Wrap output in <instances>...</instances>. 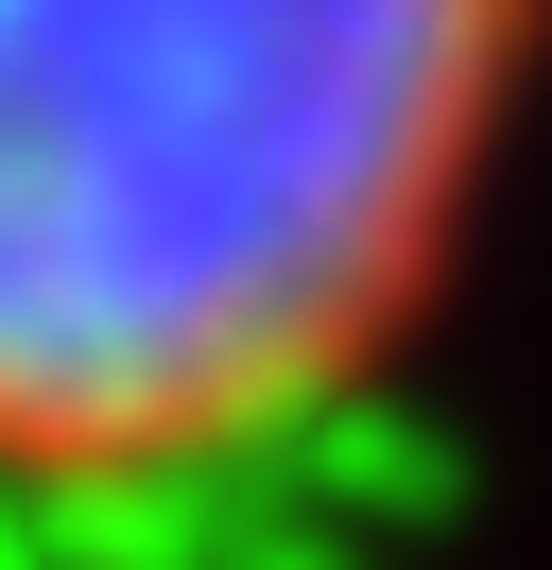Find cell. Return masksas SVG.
I'll use <instances>...</instances> for the list:
<instances>
[{"mask_svg": "<svg viewBox=\"0 0 552 570\" xmlns=\"http://www.w3.org/2000/svg\"><path fill=\"white\" fill-rule=\"evenodd\" d=\"M552 0H0V484H190L432 328Z\"/></svg>", "mask_w": 552, "mask_h": 570, "instance_id": "1", "label": "cell"}]
</instances>
